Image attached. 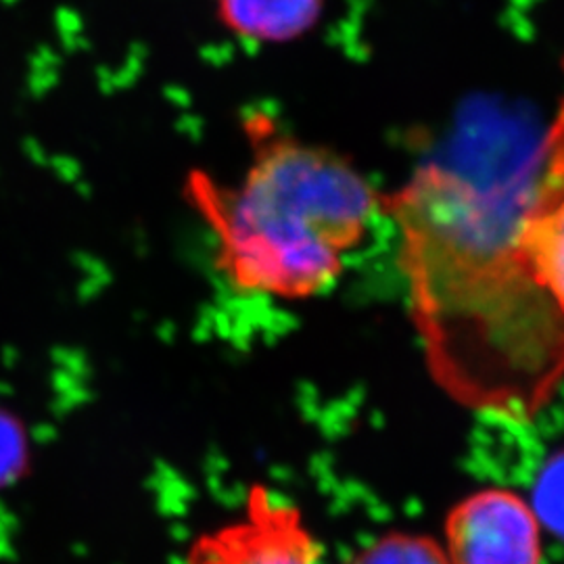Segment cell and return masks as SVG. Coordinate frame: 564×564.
<instances>
[{
  "mask_svg": "<svg viewBox=\"0 0 564 564\" xmlns=\"http://www.w3.org/2000/svg\"><path fill=\"white\" fill-rule=\"evenodd\" d=\"M383 216L435 383L473 410L535 416L564 379V93L510 181L423 163L383 195Z\"/></svg>",
  "mask_w": 564,
  "mask_h": 564,
  "instance_id": "6da1fadb",
  "label": "cell"
},
{
  "mask_svg": "<svg viewBox=\"0 0 564 564\" xmlns=\"http://www.w3.org/2000/svg\"><path fill=\"white\" fill-rule=\"evenodd\" d=\"M245 137L249 163L239 181L186 178L188 203L214 237L216 268L249 297H321L383 216V193L349 158L270 116L253 113Z\"/></svg>",
  "mask_w": 564,
  "mask_h": 564,
  "instance_id": "7a4b0ae2",
  "label": "cell"
},
{
  "mask_svg": "<svg viewBox=\"0 0 564 564\" xmlns=\"http://www.w3.org/2000/svg\"><path fill=\"white\" fill-rule=\"evenodd\" d=\"M184 564H324V550L297 506L253 485L241 519L202 533Z\"/></svg>",
  "mask_w": 564,
  "mask_h": 564,
  "instance_id": "3957f363",
  "label": "cell"
},
{
  "mask_svg": "<svg viewBox=\"0 0 564 564\" xmlns=\"http://www.w3.org/2000/svg\"><path fill=\"white\" fill-rule=\"evenodd\" d=\"M452 564H540V519L521 496L484 489L454 506L445 521Z\"/></svg>",
  "mask_w": 564,
  "mask_h": 564,
  "instance_id": "277c9868",
  "label": "cell"
},
{
  "mask_svg": "<svg viewBox=\"0 0 564 564\" xmlns=\"http://www.w3.org/2000/svg\"><path fill=\"white\" fill-rule=\"evenodd\" d=\"M224 30L258 46L291 44L323 18L324 0H212Z\"/></svg>",
  "mask_w": 564,
  "mask_h": 564,
  "instance_id": "5b68a950",
  "label": "cell"
},
{
  "mask_svg": "<svg viewBox=\"0 0 564 564\" xmlns=\"http://www.w3.org/2000/svg\"><path fill=\"white\" fill-rule=\"evenodd\" d=\"M347 564H452L444 545L429 535L387 533Z\"/></svg>",
  "mask_w": 564,
  "mask_h": 564,
  "instance_id": "8992f818",
  "label": "cell"
},
{
  "mask_svg": "<svg viewBox=\"0 0 564 564\" xmlns=\"http://www.w3.org/2000/svg\"><path fill=\"white\" fill-rule=\"evenodd\" d=\"M533 512L564 540V449L545 463L533 489Z\"/></svg>",
  "mask_w": 564,
  "mask_h": 564,
  "instance_id": "52a82bcc",
  "label": "cell"
},
{
  "mask_svg": "<svg viewBox=\"0 0 564 564\" xmlns=\"http://www.w3.org/2000/svg\"><path fill=\"white\" fill-rule=\"evenodd\" d=\"M30 449L21 424L0 412V489L20 481L23 473H28Z\"/></svg>",
  "mask_w": 564,
  "mask_h": 564,
  "instance_id": "ba28073f",
  "label": "cell"
}]
</instances>
